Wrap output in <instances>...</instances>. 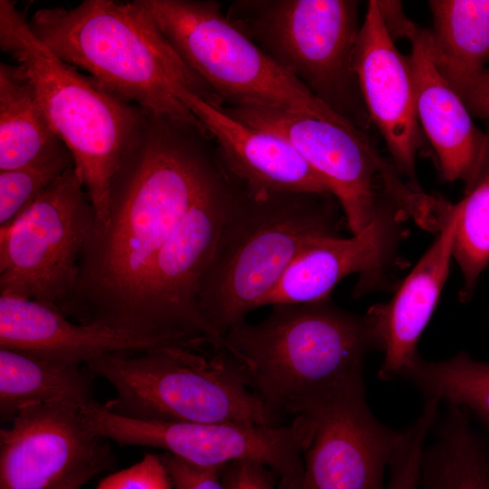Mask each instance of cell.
<instances>
[{
	"instance_id": "obj_1",
	"label": "cell",
	"mask_w": 489,
	"mask_h": 489,
	"mask_svg": "<svg viewBox=\"0 0 489 489\" xmlns=\"http://www.w3.org/2000/svg\"><path fill=\"white\" fill-rule=\"evenodd\" d=\"M212 141L195 125L148 113L111 186L108 222L84 245L65 316L131 332L154 258L222 167Z\"/></svg>"
},
{
	"instance_id": "obj_2",
	"label": "cell",
	"mask_w": 489,
	"mask_h": 489,
	"mask_svg": "<svg viewBox=\"0 0 489 489\" xmlns=\"http://www.w3.org/2000/svg\"><path fill=\"white\" fill-rule=\"evenodd\" d=\"M57 57L146 112L206 128L183 103L191 91L222 107L182 60L141 0H85L74 8H41L28 20Z\"/></svg>"
},
{
	"instance_id": "obj_3",
	"label": "cell",
	"mask_w": 489,
	"mask_h": 489,
	"mask_svg": "<svg viewBox=\"0 0 489 489\" xmlns=\"http://www.w3.org/2000/svg\"><path fill=\"white\" fill-rule=\"evenodd\" d=\"M224 340L247 386L281 422L363 378L367 356L381 350L370 314L351 313L330 298L273 305L265 320L237 324Z\"/></svg>"
},
{
	"instance_id": "obj_4",
	"label": "cell",
	"mask_w": 489,
	"mask_h": 489,
	"mask_svg": "<svg viewBox=\"0 0 489 489\" xmlns=\"http://www.w3.org/2000/svg\"><path fill=\"white\" fill-rule=\"evenodd\" d=\"M0 48L28 79L51 127L72 153L95 227L105 225L111 186L140 139L148 112L57 57L13 0L0 1Z\"/></svg>"
},
{
	"instance_id": "obj_5",
	"label": "cell",
	"mask_w": 489,
	"mask_h": 489,
	"mask_svg": "<svg viewBox=\"0 0 489 489\" xmlns=\"http://www.w3.org/2000/svg\"><path fill=\"white\" fill-rule=\"evenodd\" d=\"M340 210L331 194L252 193L244 187L200 284V309L216 334L223 338L261 307L312 239L340 235Z\"/></svg>"
},
{
	"instance_id": "obj_6",
	"label": "cell",
	"mask_w": 489,
	"mask_h": 489,
	"mask_svg": "<svg viewBox=\"0 0 489 489\" xmlns=\"http://www.w3.org/2000/svg\"><path fill=\"white\" fill-rule=\"evenodd\" d=\"M109 382L112 413L144 420L278 426L250 389L240 365L221 344L165 346L98 357L84 365Z\"/></svg>"
},
{
	"instance_id": "obj_7",
	"label": "cell",
	"mask_w": 489,
	"mask_h": 489,
	"mask_svg": "<svg viewBox=\"0 0 489 489\" xmlns=\"http://www.w3.org/2000/svg\"><path fill=\"white\" fill-rule=\"evenodd\" d=\"M221 109L248 126L289 141L327 183L351 235L391 211L435 230L436 196L405 179L368 130L331 108L315 114L251 106Z\"/></svg>"
},
{
	"instance_id": "obj_8",
	"label": "cell",
	"mask_w": 489,
	"mask_h": 489,
	"mask_svg": "<svg viewBox=\"0 0 489 489\" xmlns=\"http://www.w3.org/2000/svg\"><path fill=\"white\" fill-rule=\"evenodd\" d=\"M359 1L242 0L226 16L332 110L368 130L353 66Z\"/></svg>"
},
{
	"instance_id": "obj_9",
	"label": "cell",
	"mask_w": 489,
	"mask_h": 489,
	"mask_svg": "<svg viewBox=\"0 0 489 489\" xmlns=\"http://www.w3.org/2000/svg\"><path fill=\"white\" fill-rule=\"evenodd\" d=\"M157 26L223 106L308 114L330 108L282 69L213 0H141Z\"/></svg>"
},
{
	"instance_id": "obj_10",
	"label": "cell",
	"mask_w": 489,
	"mask_h": 489,
	"mask_svg": "<svg viewBox=\"0 0 489 489\" xmlns=\"http://www.w3.org/2000/svg\"><path fill=\"white\" fill-rule=\"evenodd\" d=\"M243 188L222 164L154 258L131 332L170 346L200 347L223 340L201 312L199 290Z\"/></svg>"
},
{
	"instance_id": "obj_11",
	"label": "cell",
	"mask_w": 489,
	"mask_h": 489,
	"mask_svg": "<svg viewBox=\"0 0 489 489\" xmlns=\"http://www.w3.org/2000/svg\"><path fill=\"white\" fill-rule=\"evenodd\" d=\"M95 213L74 167L0 228V295L62 312L74 296Z\"/></svg>"
},
{
	"instance_id": "obj_12",
	"label": "cell",
	"mask_w": 489,
	"mask_h": 489,
	"mask_svg": "<svg viewBox=\"0 0 489 489\" xmlns=\"http://www.w3.org/2000/svg\"><path fill=\"white\" fill-rule=\"evenodd\" d=\"M81 411L96 436L120 446L159 448L201 466L255 461L276 474L277 489H302L303 455L314 430L307 416L298 415L287 424L259 426L137 419L112 413L97 401Z\"/></svg>"
},
{
	"instance_id": "obj_13",
	"label": "cell",
	"mask_w": 489,
	"mask_h": 489,
	"mask_svg": "<svg viewBox=\"0 0 489 489\" xmlns=\"http://www.w3.org/2000/svg\"><path fill=\"white\" fill-rule=\"evenodd\" d=\"M299 415L314 425L303 455L302 489H385V472L405 430L375 417L363 378L307 403Z\"/></svg>"
},
{
	"instance_id": "obj_14",
	"label": "cell",
	"mask_w": 489,
	"mask_h": 489,
	"mask_svg": "<svg viewBox=\"0 0 489 489\" xmlns=\"http://www.w3.org/2000/svg\"><path fill=\"white\" fill-rule=\"evenodd\" d=\"M407 219L402 212L392 211L350 237L323 235L312 239L262 301L261 307L329 299L334 287L352 273L358 274L355 297L388 288L398 262L401 222Z\"/></svg>"
},
{
	"instance_id": "obj_15",
	"label": "cell",
	"mask_w": 489,
	"mask_h": 489,
	"mask_svg": "<svg viewBox=\"0 0 489 489\" xmlns=\"http://www.w3.org/2000/svg\"><path fill=\"white\" fill-rule=\"evenodd\" d=\"M85 424L81 407L32 405L0 430V489H51L79 467L111 454Z\"/></svg>"
},
{
	"instance_id": "obj_16",
	"label": "cell",
	"mask_w": 489,
	"mask_h": 489,
	"mask_svg": "<svg viewBox=\"0 0 489 489\" xmlns=\"http://www.w3.org/2000/svg\"><path fill=\"white\" fill-rule=\"evenodd\" d=\"M353 66L370 121L384 139L390 159L406 179L419 186L416 158L426 136L417 116L411 59L397 49L377 0L368 3Z\"/></svg>"
},
{
	"instance_id": "obj_17",
	"label": "cell",
	"mask_w": 489,
	"mask_h": 489,
	"mask_svg": "<svg viewBox=\"0 0 489 489\" xmlns=\"http://www.w3.org/2000/svg\"><path fill=\"white\" fill-rule=\"evenodd\" d=\"M183 102L213 139L225 169L249 192L331 194L327 183L283 137L248 126L193 92Z\"/></svg>"
},
{
	"instance_id": "obj_18",
	"label": "cell",
	"mask_w": 489,
	"mask_h": 489,
	"mask_svg": "<svg viewBox=\"0 0 489 489\" xmlns=\"http://www.w3.org/2000/svg\"><path fill=\"white\" fill-rule=\"evenodd\" d=\"M170 346L101 324L74 321L59 310L31 300L0 295V348L82 367L107 354Z\"/></svg>"
},
{
	"instance_id": "obj_19",
	"label": "cell",
	"mask_w": 489,
	"mask_h": 489,
	"mask_svg": "<svg viewBox=\"0 0 489 489\" xmlns=\"http://www.w3.org/2000/svg\"><path fill=\"white\" fill-rule=\"evenodd\" d=\"M457 217L450 204L446 225L389 302L371 306L384 353L378 375L390 381L403 377L419 356L417 343L428 324L449 274Z\"/></svg>"
},
{
	"instance_id": "obj_20",
	"label": "cell",
	"mask_w": 489,
	"mask_h": 489,
	"mask_svg": "<svg viewBox=\"0 0 489 489\" xmlns=\"http://www.w3.org/2000/svg\"><path fill=\"white\" fill-rule=\"evenodd\" d=\"M417 116L432 145L444 180H473L481 163L487 132L472 115L437 68L431 49V32L419 29L410 41Z\"/></svg>"
},
{
	"instance_id": "obj_21",
	"label": "cell",
	"mask_w": 489,
	"mask_h": 489,
	"mask_svg": "<svg viewBox=\"0 0 489 489\" xmlns=\"http://www.w3.org/2000/svg\"><path fill=\"white\" fill-rule=\"evenodd\" d=\"M94 376L85 368L57 363L22 350L0 348V418L11 421L23 408L65 401H94Z\"/></svg>"
},
{
	"instance_id": "obj_22",
	"label": "cell",
	"mask_w": 489,
	"mask_h": 489,
	"mask_svg": "<svg viewBox=\"0 0 489 489\" xmlns=\"http://www.w3.org/2000/svg\"><path fill=\"white\" fill-rule=\"evenodd\" d=\"M426 446L419 489H489V453L462 408L445 403Z\"/></svg>"
},
{
	"instance_id": "obj_23",
	"label": "cell",
	"mask_w": 489,
	"mask_h": 489,
	"mask_svg": "<svg viewBox=\"0 0 489 489\" xmlns=\"http://www.w3.org/2000/svg\"><path fill=\"white\" fill-rule=\"evenodd\" d=\"M66 149L28 79L16 64L0 62V170L40 162Z\"/></svg>"
},
{
	"instance_id": "obj_24",
	"label": "cell",
	"mask_w": 489,
	"mask_h": 489,
	"mask_svg": "<svg viewBox=\"0 0 489 489\" xmlns=\"http://www.w3.org/2000/svg\"><path fill=\"white\" fill-rule=\"evenodd\" d=\"M431 49L438 68L470 72L489 64V0H431Z\"/></svg>"
},
{
	"instance_id": "obj_25",
	"label": "cell",
	"mask_w": 489,
	"mask_h": 489,
	"mask_svg": "<svg viewBox=\"0 0 489 489\" xmlns=\"http://www.w3.org/2000/svg\"><path fill=\"white\" fill-rule=\"evenodd\" d=\"M425 396L456 405L489 431V362L465 351L440 361L418 356L404 373Z\"/></svg>"
},
{
	"instance_id": "obj_26",
	"label": "cell",
	"mask_w": 489,
	"mask_h": 489,
	"mask_svg": "<svg viewBox=\"0 0 489 489\" xmlns=\"http://www.w3.org/2000/svg\"><path fill=\"white\" fill-rule=\"evenodd\" d=\"M486 132L487 143L478 169L465 187L464 197L453 204L457 217L453 259L462 274V302L470 301L489 265V125Z\"/></svg>"
},
{
	"instance_id": "obj_27",
	"label": "cell",
	"mask_w": 489,
	"mask_h": 489,
	"mask_svg": "<svg viewBox=\"0 0 489 489\" xmlns=\"http://www.w3.org/2000/svg\"><path fill=\"white\" fill-rule=\"evenodd\" d=\"M69 149L43 161L0 170V228L9 225L69 168Z\"/></svg>"
},
{
	"instance_id": "obj_28",
	"label": "cell",
	"mask_w": 489,
	"mask_h": 489,
	"mask_svg": "<svg viewBox=\"0 0 489 489\" xmlns=\"http://www.w3.org/2000/svg\"><path fill=\"white\" fill-rule=\"evenodd\" d=\"M440 401L426 398L419 417L405 429L403 442L393 456L385 489H419L427 439L440 412Z\"/></svg>"
},
{
	"instance_id": "obj_29",
	"label": "cell",
	"mask_w": 489,
	"mask_h": 489,
	"mask_svg": "<svg viewBox=\"0 0 489 489\" xmlns=\"http://www.w3.org/2000/svg\"><path fill=\"white\" fill-rule=\"evenodd\" d=\"M96 489H173L159 455L146 454L137 464L102 479Z\"/></svg>"
},
{
	"instance_id": "obj_30",
	"label": "cell",
	"mask_w": 489,
	"mask_h": 489,
	"mask_svg": "<svg viewBox=\"0 0 489 489\" xmlns=\"http://www.w3.org/2000/svg\"><path fill=\"white\" fill-rule=\"evenodd\" d=\"M438 69L470 114L475 118L489 120V66L470 72Z\"/></svg>"
},
{
	"instance_id": "obj_31",
	"label": "cell",
	"mask_w": 489,
	"mask_h": 489,
	"mask_svg": "<svg viewBox=\"0 0 489 489\" xmlns=\"http://www.w3.org/2000/svg\"><path fill=\"white\" fill-rule=\"evenodd\" d=\"M159 457L168 474L173 489H225L223 466H201L163 452Z\"/></svg>"
},
{
	"instance_id": "obj_32",
	"label": "cell",
	"mask_w": 489,
	"mask_h": 489,
	"mask_svg": "<svg viewBox=\"0 0 489 489\" xmlns=\"http://www.w3.org/2000/svg\"><path fill=\"white\" fill-rule=\"evenodd\" d=\"M225 489H275L276 474L268 466L249 460L234 461L222 468Z\"/></svg>"
},
{
	"instance_id": "obj_33",
	"label": "cell",
	"mask_w": 489,
	"mask_h": 489,
	"mask_svg": "<svg viewBox=\"0 0 489 489\" xmlns=\"http://www.w3.org/2000/svg\"><path fill=\"white\" fill-rule=\"evenodd\" d=\"M377 4L385 27L392 40L395 42L404 37L409 41L413 40L420 28L405 14L401 3L377 0Z\"/></svg>"
},
{
	"instance_id": "obj_34",
	"label": "cell",
	"mask_w": 489,
	"mask_h": 489,
	"mask_svg": "<svg viewBox=\"0 0 489 489\" xmlns=\"http://www.w3.org/2000/svg\"><path fill=\"white\" fill-rule=\"evenodd\" d=\"M113 464L112 453L101 456L79 467L51 489H80L95 475L111 467Z\"/></svg>"
},
{
	"instance_id": "obj_35",
	"label": "cell",
	"mask_w": 489,
	"mask_h": 489,
	"mask_svg": "<svg viewBox=\"0 0 489 489\" xmlns=\"http://www.w3.org/2000/svg\"><path fill=\"white\" fill-rule=\"evenodd\" d=\"M483 436H484V439L485 441L487 450H488V453H489V431H486V435Z\"/></svg>"
}]
</instances>
